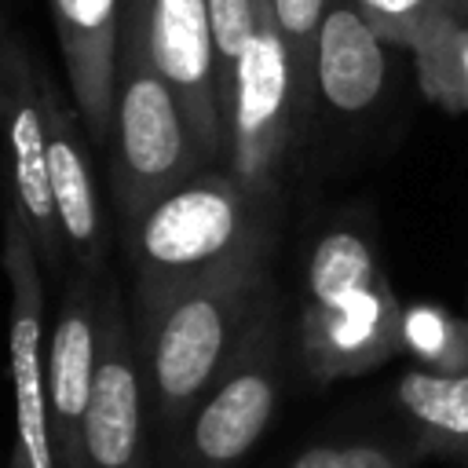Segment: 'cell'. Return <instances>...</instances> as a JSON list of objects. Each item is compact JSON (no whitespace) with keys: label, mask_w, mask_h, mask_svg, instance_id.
I'll return each mask as SVG.
<instances>
[{"label":"cell","mask_w":468,"mask_h":468,"mask_svg":"<svg viewBox=\"0 0 468 468\" xmlns=\"http://www.w3.org/2000/svg\"><path fill=\"white\" fill-rule=\"evenodd\" d=\"M99 285L102 278L73 271L48 329V410L58 468H80L84 420L99 362Z\"/></svg>","instance_id":"obj_12"},{"label":"cell","mask_w":468,"mask_h":468,"mask_svg":"<svg viewBox=\"0 0 468 468\" xmlns=\"http://www.w3.org/2000/svg\"><path fill=\"white\" fill-rule=\"evenodd\" d=\"M417 84L446 113H468V18L439 7L410 48Z\"/></svg>","instance_id":"obj_16"},{"label":"cell","mask_w":468,"mask_h":468,"mask_svg":"<svg viewBox=\"0 0 468 468\" xmlns=\"http://www.w3.org/2000/svg\"><path fill=\"white\" fill-rule=\"evenodd\" d=\"M146 4L124 0L121 11V55H117V99L110 128V190L121 223H135L157 197L208 168L194 146L190 124L161 77L150 33Z\"/></svg>","instance_id":"obj_4"},{"label":"cell","mask_w":468,"mask_h":468,"mask_svg":"<svg viewBox=\"0 0 468 468\" xmlns=\"http://www.w3.org/2000/svg\"><path fill=\"white\" fill-rule=\"evenodd\" d=\"M406 355L428 369H468V318L450 314L439 303H413L402 318Z\"/></svg>","instance_id":"obj_17"},{"label":"cell","mask_w":468,"mask_h":468,"mask_svg":"<svg viewBox=\"0 0 468 468\" xmlns=\"http://www.w3.org/2000/svg\"><path fill=\"white\" fill-rule=\"evenodd\" d=\"M307 110L296 95L289 48L274 22L271 0H260L256 33L238 66L234 113L227 124V172L267 208L278 212L282 168L300 146Z\"/></svg>","instance_id":"obj_6"},{"label":"cell","mask_w":468,"mask_h":468,"mask_svg":"<svg viewBox=\"0 0 468 468\" xmlns=\"http://www.w3.org/2000/svg\"><path fill=\"white\" fill-rule=\"evenodd\" d=\"M402 318L406 307L388 282L373 234L355 219L322 227L303 256L292 322L303 373L314 384H333L406 355Z\"/></svg>","instance_id":"obj_2"},{"label":"cell","mask_w":468,"mask_h":468,"mask_svg":"<svg viewBox=\"0 0 468 468\" xmlns=\"http://www.w3.org/2000/svg\"><path fill=\"white\" fill-rule=\"evenodd\" d=\"M424 453L402 435H358L336 442H311L282 468H413Z\"/></svg>","instance_id":"obj_18"},{"label":"cell","mask_w":468,"mask_h":468,"mask_svg":"<svg viewBox=\"0 0 468 468\" xmlns=\"http://www.w3.org/2000/svg\"><path fill=\"white\" fill-rule=\"evenodd\" d=\"M0 110L7 117L11 143V205L33 234V245L51 278H69V249L55 212L51 176H48V135L44 102L37 80V58L22 44L11 22H4L0 44Z\"/></svg>","instance_id":"obj_9"},{"label":"cell","mask_w":468,"mask_h":468,"mask_svg":"<svg viewBox=\"0 0 468 468\" xmlns=\"http://www.w3.org/2000/svg\"><path fill=\"white\" fill-rule=\"evenodd\" d=\"M388 40L355 0H329L314 51V99L333 113H366L388 84Z\"/></svg>","instance_id":"obj_14"},{"label":"cell","mask_w":468,"mask_h":468,"mask_svg":"<svg viewBox=\"0 0 468 468\" xmlns=\"http://www.w3.org/2000/svg\"><path fill=\"white\" fill-rule=\"evenodd\" d=\"M442 7H450V11L461 15V18H468V0H442Z\"/></svg>","instance_id":"obj_22"},{"label":"cell","mask_w":468,"mask_h":468,"mask_svg":"<svg viewBox=\"0 0 468 468\" xmlns=\"http://www.w3.org/2000/svg\"><path fill=\"white\" fill-rule=\"evenodd\" d=\"M208 22H212L216 73H219V113H223V135H227L230 113H234L238 66H241V55L256 33L260 0H208Z\"/></svg>","instance_id":"obj_19"},{"label":"cell","mask_w":468,"mask_h":468,"mask_svg":"<svg viewBox=\"0 0 468 468\" xmlns=\"http://www.w3.org/2000/svg\"><path fill=\"white\" fill-rule=\"evenodd\" d=\"M369 26L395 48H413L428 18L442 7V0H355Z\"/></svg>","instance_id":"obj_21"},{"label":"cell","mask_w":468,"mask_h":468,"mask_svg":"<svg viewBox=\"0 0 468 468\" xmlns=\"http://www.w3.org/2000/svg\"><path fill=\"white\" fill-rule=\"evenodd\" d=\"M150 402L135 351L132 303L106 271L99 285V362L84 420L80 468H154L146 439Z\"/></svg>","instance_id":"obj_7"},{"label":"cell","mask_w":468,"mask_h":468,"mask_svg":"<svg viewBox=\"0 0 468 468\" xmlns=\"http://www.w3.org/2000/svg\"><path fill=\"white\" fill-rule=\"evenodd\" d=\"M271 289V256H260L132 311L157 453L172 446L194 406L223 377Z\"/></svg>","instance_id":"obj_1"},{"label":"cell","mask_w":468,"mask_h":468,"mask_svg":"<svg viewBox=\"0 0 468 468\" xmlns=\"http://www.w3.org/2000/svg\"><path fill=\"white\" fill-rule=\"evenodd\" d=\"M274 22L282 29V40L289 48V66L296 80V95L303 110L311 113L314 102V51H318V29L329 11V0H271Z\"/></svg>","instance_id":"obj_20"},{"label":"cell","mask_w":468,"mask_h":468,"mask_svg":"<svg viewBox=\"0 0 468 468\" xmlns=\"http://www.w3.org/2000/svg\"><path fill=\"white\" fill-rule=\"evenodd\" d=\"M4 267L11 282V380L15 446L11 468H58L48 410V333H44V260L29 227L4 205Z\"/></svg>","instance_id":"obj_8"},{"label":"cell","mask_w":468,"mask_h":468,"mask_svg":"<svg viewBox=\"0 0 468 468\" xmlns=\"http://www.w3.org/2000/svg\"><path fill=\"white\" fill-rule=\"evenodd\" d=\"M274 208L260 205L227 168H201L124 227L132 311L183 285L271 256Z\"/></svg>","instance_id":"obj_3"},{"label":"cell","mask_w":468,"mask_h":468,"mask_svg":"<svg viewBox=\"0 0 468 468\" xmlns=\"http://www.w3.org/2000/svg\"><path fill=\"white\" fill-rule=\"evenodd\" d=\"M150 51L190 124L205 165L223 161L227 135L219 113V73L208 22V0H150L146 4Z\"/></svg>","instance_id":"obj_10"},{"label":"cell","mask_w":468,"mask_h":468,"mask_svg":"<svg viewBox=\"0 0 468 468\" xmlns=\"http://www.w3.org/2000/svg\"><path fill=\"white\" fill-rule=\"evenodd\" d=\"M73 106L91 146H110L124 0H48Z\"/></svg>","instance_id":"obj_13"},{"label":"cell","mask_w":468,"mask_h":468,"mask_svg":"<svg viewBox=\"0 0 468 468\" xmlns=\"http://www.w3.org/2000/svg\"><path fill=\"white\" fill-rule=\"evenodd\" d=\"M11 4H15V0H7V7H11Z\"/></svg>","instance_id":"obj_23"},{"label":"cell","mask_w":468,"mask_h":468,"mask_svg":"<svg viewBox=\"0 0 468 468\" xmlns=\"http://www.w3.org/2000/svg\"><path fill=\"white\" fill-rule=\"evenodd\" d=\"M40 80V102H44V135H48V176L55 194V212L62 223V238L69 249V260L77 271L102 278L106 274V252L110 234L102 223V205L95 190V168H91V139L84 128V117L62 88L51 80V73L37 62Z\"/></svg>","instance_id":"obj_11"},{"label":"cell","mask_w":468,"mask_h":468,"mask_svg":"<svg viewBox=\"0 0 468 468\" xmlns=\"http://www.w3.org/2000/svg\"><path fill=\"white\" fill-rule=\"evenodd\" d=\"M289 369V318L278 285L267 292L238 355L194 406L161 468H238L274 420Z\"/></svg>","instance_id":"obj_5"},{"label":"cell","mask_w":468,"mask_h":468,"mask_svg":"<svg viewBox=\"0 0 468 468\" xmlns=\"http://www.w3.org/2000/svg\"><path fill=\"white\" fill-rule=\"evenodd\" d=\"M402 431L424 457H450L468 464V369L446 373L410 366L391 391Z\"/></svg>","instance_id":"obj_15"}]
</instances>
